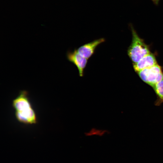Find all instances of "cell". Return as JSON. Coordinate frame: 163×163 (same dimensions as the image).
Wrapping results in <instances>:
<instances>
[{
    "label": "cell",
    "mask_w": 163,
    "mask_h": 163,
    "mask_svg": "<svg viewBox=\"0 0 163 163\" xmlns=\"http://www.w3.org/2000/svg\"><path fill=\"white\" fill-rule=\"evenodd\" d=\"M12 106L15 110V116L18 121L26 124H35L37 118L25 91H21L12 102Z\"/></svg>",
    "instance_id": "cell-1"
},
{
    "label": "cell",
    "mask_w": 163,
    "mask_h": 163,
    "mask_svg": "<svg viewBox=\"0 0 163 163\" xmlns=\"http://www.w3.org/2000/svg\"><path fill=\"white\" fill-rule=\"evenodd\" d=\"M131 27L132 40L128 48L127 54L133 64H134L150 52L148 46L138 36L133 27Z\"/></svg>",
    "instance_id": "cell-2"
},
{
    "label": "cell",
    "mask_w": 163,
    "mask_h": 163,
    "mask_svg": "<svg viewBox=\"0 0 163 163\" xmlns=\"http://www.w3.org/2000/svg\"><path fill=\"white\" fill-rule=\"evenodd\" d=\"M137 73L144 82L152 87L163 79V73L161 67L158 64L142 70Z\"/></svg>",
    "instance_id": "cell-3"
},
{
    "label": "cell",
    "mask_w": 163,
    "mask_h": 163,
    "mask_svg": "<svg viewBox=\"0 0 163 163\" xmlns=\"http://www.w3.org/2000/svg\"><path fill=\"white\" fill-rule=\"evenodd\" d=\"M66 57L69 61L77 67L79 76L83 77L84 70L87 65L88 59L80 54L76 49H75L73 51L67 52Z\"/></svg>",
    "instance_id": "cell-4"
},
{
    "label": "cell",
    "mask_w": 163,
    "mask_h": 163,
    "mask_svg": "<svg viewBox=\"0 0 163 163\" xmlns=\"http://www.w3.org/2000/svg\"><path fill=\"white\" fill-rule=\"evenodd\" d=\"M105 41L103 38L96 39L81 46L77 50L80 54L88 59L94 53L97 47Z\"/></svg>",
    "instance_id": "cell-5"
},
{
    "label": "cell",
    "mask_w": 163,
    "mask_h": 163,
    "mask_svg": "<svg viewBox=\"0 0 163 163\" xmlns=\"http://www.w3.org/2000/svg\"><path fill=\"white\" fill-rule=\"evenodd\" d=\"M157 64L155 56L150 53L133 65L135 71L138 72L142 70L151 67Z\"/></svg>",
    "instance_id": "cell-6"
},
{
    "label": "cell",
    "mask_w": 163,
    "mask_h": 163,
    "mask_svg": "<svg viewBox=\"0 0 163 163\" xmlns=\"http://www.w3.org/2000/svg\"><path fill=\"white\" fill-rule=\"evenodd\" d=\"M152 87L157 96L154 104L156 106H159L163 103V79L155 84Z\"/></svg>",
    "instance_id": "cell-7"
},
{
    "label": "cell",
    "mask_w": 163,
    "mask_h": 163,
    "mask_svg": "<svg viewBox=\"0 0 163 163\" xmlns=\"http://www.w3.org/2000/svg\"><path fill=\"white\" fill-rule=\"evenodd\" d=\"M108 131L105 129L92 128L85 132V135L88 137L97 136L102 137L108 134Z\"/></svg>",
    "instance_id": "cell-8"
},
{
    "label": "cell",
    "mask_w": 163,
    "mask_h": 163,
    "mask_svg": "<svg viewBox=\"0 0 163 163\" xmlns=\"http://www.w3.org/2000/svg\"><path fill=\"white\" fill-rule=\"evenodd\" d=\"M155 4L157 5L158 4L159 0H152Z\"/></svg>",
    "instance_id": "cell-9"
}]
</instances>
